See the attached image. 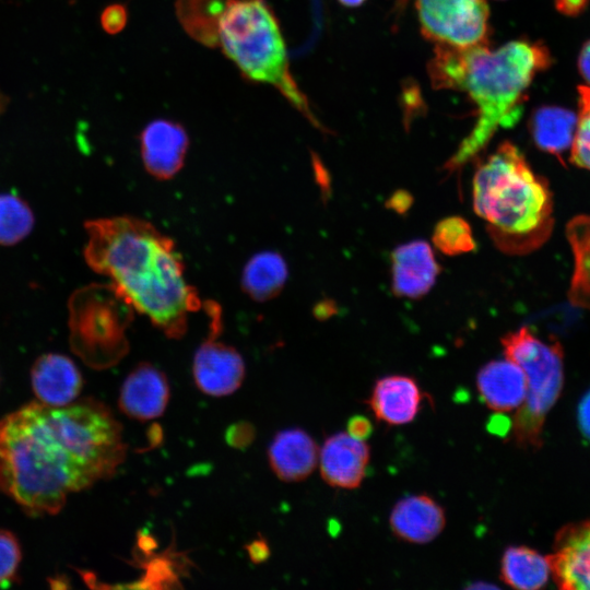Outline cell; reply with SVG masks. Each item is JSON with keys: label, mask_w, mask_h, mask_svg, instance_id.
Masks as SVG:
<instances>
[{"label": "cell", "mask_w": 590, "mask_h": 590, "mask_svg": "<svg viewBox=\"0 0 590 590\" xmlns=\"http://www.w3.org/2000/svg\"><path fill=\"white\" fill-rule=\"evenodd\" d=\"M576 127L577 115L556 105L539 106L529 119V131L535 146L556 156L562 164H565V153L570 151Z\"/></svg>", "instance_id": "obj_20"}, {"label": "cell", "mask_w": 590, "mask_h": 590, "mask_svg": "<svg viewBox=\"0 0 590 590\" xmlns=\"http://www.w3.org/2000/svg\"><path fill=\"white\" fill-rule=\"evenodd\" d=\"M553 58L541 40L516 39L497 49L436 45L428 62L434 88L469 95L476 109L471 132L446 164L456 169L475 157L500 128L514 127L522 116L527 91Z\"/></svg>", "instance_id": "obj_3"}, {"label": "cell", "mask_w": 590, "mask_h": 590, "mask_svg": "<svg viewBox=\"0 0 590 590\" xmlns=\"http://www.w3.org/2000/svg\"><path fill=\"white\" fill-rule=\"evenodd\" d=\"M425 396L414 378L390 375L375 382L366 403L378 421L397 426L416 417Z\"/></svg>", "instance_id": "obj_16"}, {"label": "cell", "mask_w": 590, "mask_h": 590, "mask_svg": "<svg viewBox=\"0 0 590 590\" xmlns=\"http://www.w3.org/2000/svg\"><path fill=\"white\" fill-rule=\"evenodd\" d=\"M577 127L570 148L569 162L590 170V86L579 85Z\"/></svg>", "instance_id": "obj_27"}, {"label": "cell", "mask_w": 590, "mask_h": 590, "mask_svg": "<svg viewBox=\"0 0 590 590\" xmlns=\"http://www.w3.org/2000/svg\"><path fill=\"white\" fill-rule=\"evenodd\" d=\"M590 0H554L556 10L566 16H578L586 11Z\"/></svg>", "instance_id": "obj_33"}, {"label": "cell", "mask_w": 590, "mask_h": 590, "mask_svg": "<svg viewBox=\"0 0 590 590\" xmlns=\"http://www.w3.org/2000/svg\"><path fill=\"white\" fill-rule=\"evenodd\" d=\"M169 397L170 388L165 374L150 363H141L126 377L118 405L130 418L150 421L163 415Z\"/></svg>", "instance_id": "obj_13"}, {"label": "cell", "mask_w": 590, "mask_h": 590, "mask_svg": "<svg viewBox=\"0 0 590 590\" xmlns=\"http://www.w3.org/2000/svg\"><path fill=\"white\" fill-rule=\"evenodd\" d=\"M473 209L484 220L495 246L524 255L551 236L553 196L548 182L530 167L510 141L479 163L473 177Z\"/></svg>", "instance_id": "obj_4"}, {"label": "cell", "mask_w": 590, "mask_h": 590, "mask_svg": "<svg viewBox=\"0 0 590 590\" xmlns=\"http://www.w3.org/2000/svg\"><path fill=\"white\" fill-rule=\"evenodd\" d=\"M248 554L252 562H263L269 556V547L263 540L252 541L247 545Z\"/></svg>", "instance_id": "obj_35"}, {"label": "cell", "mask_w": 590, "mask_h": 590, "mask_svg": "<svg viewBox=\"0 0 590 590\" xmlns=\"http://www.w3.org/2000/svg\"><path fill=\"white\" fill-rule=\"evenodd\" d=\"M134 309L109 284H92L69 300L70 345L85 364L106 368L128 351L126 331Z\"/></svg>", "instance_id": "obj_7"}, {"label": "cell", "mask_w": 590, "mask_h": 590, "mask_svg": "<svg viewBox=\"0 0 590 590\" xmlns=\"http://www.w3.org/2000/svg\"><path fill=\"white\" fill-rule=\"evenodd\" d=\"M476 388L486 406L496 412L518 409L527 394L526 375L512 361L485 364L476 376Z\"/></svg>", "instance_id": "obj_19"}, {"label": "cell", "mask_w": 590, "mask_h": 590, "mask_svg": "<svg viewBox=\"0 0 590 590\" xmlns=\"http://www.w3.org/2000/svg\"><path fill=\"white\" fill-rule=\"evenodd\" d=\"M268 459L280 480L299 482L307 479L318 465L319 449L307 432L292 427L273 437L268 448Z\"/></svg>", "instance_id": "obj_18"}, {"label": "cell", "mask_w": 590, "mask_h": 590, "mask_svg": "<svg viewBox=\"0 0 590 590\" xmlns=\"http://www.w3.org/2000/svg\"><path fill=\"white\" fill-rule=\"evenodd\" d=\"M393 534L408 543L425 544L436 539L445 528L444 508L428 495H412L400 499L389 517Z\"/></svg>", "instance_id": "obj_17"}, {"label": "cell", "mask_w": 590, "mask_h": 590, "mask_svg": "<svg viewBox=\"0 0 590 590\" xmlns=\"http://www.w3.org/2000/svg\"><path fill=\"white\" fill-rule=\"evenodd\" d=\"M22 559L21 544L9 530L0 529V587H9L17 581Z\"/></svg>", "instance_id": "obj_28"}, {"label": "cell", "mask_w": 590, "mask_h": 590, "mask_svg": "<svg viewBox=\"0 0 590 590\" xmlns=\"http://www.w3.org/2000/svg\"><path fill=\"white\" fill-rule=\"evenodd\" d=\"M34 224V213L25 200L14 193H0V246L22 241Z\"/></svg>", "instance_id": "obj_25"}, {"label": "cell", "mask_w": 590, "mask_h": 590, "mask_svg": "<svg viewBox=\"0 0 590 590\" xmlns=\"http://www.w3.org/2000/svg\"><path fill=\"white\" fill-rule=\"evenodd\" d=\"M577 67L581 78L590 86V39L585 42L579 51Z\"/></svg>", "instance_id": "obj_34"}, {"label": "cell", "mask_w": 590, "mask_h": 590, "mask_svg": "<svg viewBox=\"0 0 590 590\" xmlns=\"http://www.w3.org/2000/svg\"><path fill=\"white\" fill-rule=\"evenodd\" d=\"M228 0H177L179 21L191 37L215 47L217 20Z\"/></svg>", "instance_id": "obj_24"}, {"label": "cell", "mask_w": 590, "mask_h": 590, "mask_svg": "<svg viewBox=\"0 0 590 590\" xmlns=\"http://www.w3.org/2000/svg\"><path fill=\"white\" fill-rule=\"evenodd\" d=\"M409 0H396L402 11ZM422 34L451 47L486 44L489 10L486 0H415Z\"/></svg>", "instance_id": "obj_8"}, {"label": "cell", "mask_w": 590, "mask_h": 590, "mask_svg": "<svg viewBox=\"0 0 590 590\" xmlns=\"http://www.w3.org/2000/svg\"><path fill=\"white\" fill-rule=\"evenodd\" d=\"M31 385L38 402L62 406L76 400L83 387V377L70 357L47 353L34 362Z\"/></svg>", "instance_id": "obj_15"}, {"label": "cell", "mask_w": 590, "mask_h": 590, "mask_svg": "<svg viewBox=\"0 0 590 590\" xmlns=\"http://www.w3.org/2000/svg\"><path fill=\"white\" fill-rule=\"evenodd\" d=\"M189 139L184 127L173 120L151 121L140 134L141 158L154 178H173L182 168Z\"/></svg>", "instance_id": "obj_11"}, {"label": "cell", "mask_w": 590, "mask_h": 590, "mask_svg": "<svg viewBox=\"0 0 590 590\" xmlns=\"http://www.w3.org/2000/svg\"><path fill=\"white\" fill-rule=\"evenodd\" d=\"M288 278L284 258L276 251L264 250L253 255L241 273L244 292L256 302H267L280 294Z\"/></svg>", "instance_id": "obj_21"}, {"label": "cell", "mask_w": 590, "mask_h": 590, "mask_svg": "<svg viewBox=\"0 0 590 590\" xmlns=\"http://www.w3.org/2000/svg\"><path fill=\"white\" fill-rule=\"evenodd\" d=\"M435 246L449 256L470 252L475 249V240L469 223L460 216H449L435 226Z\"/></svg>", "instance_id": "obj_26"}, {"label": "cell", "mask_w": 590, "mask_h": 590, "mask_svg": "<svg viewBox=\"0 0 590 590\" xmlns=\"http://www.w3.org/2000/svg\"><path fill=\"white\" fill-rule=\"evenodd\" d=\"M255 437L253 426L249 423H237L226 432V441L236 448L247 447Z\"/></svg>", "instance_id": "obj_30"}, {"label": "cell", "mask_w": 590, "mask_h": 590, "mask_svg": "<svg viewBox=\"0 0 590 590\" xmlns=\"http://www.w3.org/2000/svg\"><path fill=\"white\" fill-rule=\"evenodd\" d=\"M578 423L583 438L590 444V390L579 403Z\"/></svg>", "instance_id": "obj_32"}, {"label": "cell", "mask_w": 590, "mask_h": 590, "mask_svg": "<svg viewBox=\"0 0 590 590\" xmlns=\"http://www.w3.org/2000/svg\"><path fill=\"white\" fill-rule=\"evenodd\" d=\"M366 0H339V2L346 7H357L364 3Z\"/></svg>", "instance_id": "obj_36"}, {"label": "cell", "mask_w": 590, "mask_h": 590, "mask_svg": "<svg viewBox=\"0 0 590 590\" xmlns=\"http://www.w3.org/2000/svg\"><path fill=\"white\" fill-rule=\"evenodd\" d=\"M567 237L576 262L569 298L575 305L590 309V216L573 219L567 225Z\"/></svg>", "instance_id": "obj_23"}, {"label": "cell", "mask_w": 590, "mask_h": 590, "mask_svg": "<svg viewBox=\"0 0 590 590\" xmlns=\"http://www.w3.org/2000/svg\"><path fill=\"white\" fill-rule=\"evenodd\" d=\"M103 28L110 34L120 32L127 22V11L121 4L107 7L101 17Z\"/></svg>", "instance_id": "obj_29"}, {"label": "cell", "mask_w": 590, "mask_h": 590, "mask_svg": "<svg viewBox=\"0 0 590 590\" xmlns=\"http://www.w3.org/2000/svg\"><path fill=\"white\" fill-rule=\"evenodd\" d=\"M217 46L247 78L273 85L316 128L324 130L290 72L284 39L266 0H228L216 23Z\"/></svg>", "instance_id": "obj_5"}, {"label": "cell", "mask_w": 590, "mask_h": 590, "mask_svg": "<svg viewBox=\"0 0 590 590\" xmlns=\"http://www.w3.org/2000/svg\"><path fill=\"white\" fill-rule=\"evenodd\" d=\"M84 228L87 266L107 276L167 338H182L189 315L203 305L187 282L174 240L150 222L127 215L88 220Z\"/></svg>", "instance_id": "obj_2"}, {"label": "cell", "mask_w": 590, "mask_h": 590, "mask_svg": "<svg viewBox=\"0 0 590 590\" xmlns=\"http://www.w3.org/2000/svg\"><path fill=\"white\" fill-rule=\"evenodd\" d=\"M546 558L558 588L590 589V519L562 528Z\"/></svg>", "instance_id": "obj_10"}, {"label": "cell", "mask_w": 590, "mask_h": 590, "mask_svg": "<svg viewBox=\"0 0 590 590\" xmlns=\"http://www.w3.org/2000/svg\"><path fill=\"white\" fill-rule=\"evenodd\" d=\"M370 447L349 433L329 436L319 450V470L323 481L333 487L353 489L366 476Z\"/></svg>", "instance_id": "obj_12"}, {"label": "cell", "mask_w": 590, "mask_h": 590, "mask_svg": "<svg viewBox=\"0 0 590 590\" xmlns=\"http://www.w3.org/2000/svg\"><path fill=\"white\" fill-rule=\"evenodd\" d=\"M440 267L424 240L400 245L391 256L392 291L397 296L420 298L434 286Z\"/></svg>", "instance_id": "obj_14"}, {"label": "cell", "mask_w": 590, "mask_h": 590, "mask_svg": "<svg viewBox=\"0 0 590 590\" xmlns=\"http://www.w3.org/2000/svg\"><path fill=\"white\" fill-rule=\"evenodd\" d=\"M370 421L363 415L352 416L347 422V433L359 440H366L373 433Z\"/></svg>", "instance_id": "obj_31"}, {"label": "cell", "mask_w": 590, "mask_h": 590, "mask_svg": "<svg viewBox=\"0 0 590 590\" xmlns=\"http://www.w3.org/2000/svg\"><path fill=\"white\" fill-rule=\"evenodd\" d=\"M126 456L121 424L93 398L35 401L0 420V492L31 516L59 512L70 494L113 476Z\"/></svg>", "instance_id": "obj_1"}, {"label": "cell", "mask_w": 590, "mask_h": 590, "mask_svg": "<svg viewBox=\"0 0 590 590\" xmlns=\"http://www.w3.org/2000/svg\"><path fill=\"white\" fill-rule=\"evenodd\" d=\"M500 342L506 358L521 367L527 380L524 401L511 425L515 442L523 449H539L545 418L563 387L562 345L553 338H538L527 327L507 333Z\"/></svg>", "instance_id": "obj_6"}, {"label": "cell", "mask_w": 590, "mask_h": 590, "mask_svg": "<svg viewBox=\"0 0 590 590\" xmlns=\"http://www.w3.org/2000/svg\"><path fill=\"white\" fill-rule=\"evenodd\" d=\"M203 308L210 319V330L193 356V380L201 392L216 398L226 397L241 386L246 374L245 362L235 347L217 340L222 330L219 305L206 302Z\"/></svg>", "instance_id": "obj_9"}, {"label": "cell", "mask_w": 590, "mask_h": 590, "mask_svg": "<svg viewBox=\"0 0 590 590\" xmlns=\"http://www.w3.org/2000/svg\"><path fill=\"white\" fill-rule=\"evenodd\" d=\"M546 557L528 546H509L500 560V579L511 588L536 590L548 579Z\"/></svg>", "instance_id": "obj_22"}]
</instances>
